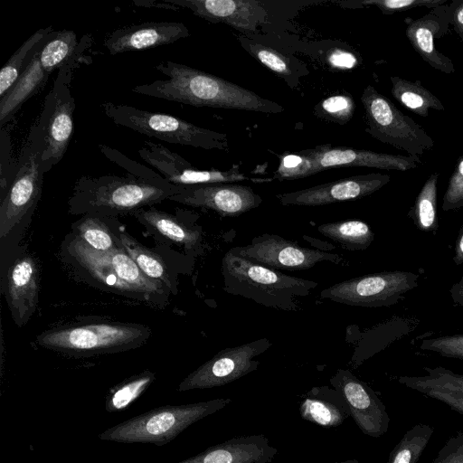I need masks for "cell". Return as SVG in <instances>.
<instances>
[{"label":"cell","instance_id":"obj_33","mask_svg":"<svg viewBox=\"0 0 463 463\" xmlns=\"http://www.w3.org/2000/svg\"><path fill=\"white\" fill-rule=\"evenodd\" d=\"M433 432L434 428L428 424L414 425L393 448L387 463H417Z\"/></svg>","mask_w":463,"mask_h":463},{"label":"cell","instance_id":"obj_18","mask_svg":"<svg viewBox=\"0 0 463 463\" xmlns=\"http://www.w3.org/2000/svg\"><path fill=\"white\" fill-rule=\"evenodd\" d=\"M71 79L72 73L61 69L53 83L55 105L47 125L46 148L43 155L45 173L62 159L74 132L75 99L70 89Z\"/></svg>","mask_w":463,"mask_h":463},{"label":"cell","instance_id":"obj_29","mask_svg":"<svg viewBox=\"0 0 463 463\" xmlns=\"http://www.w3.org/2000/svg\"><path fill=\"white\" fill-rule=\"evenodd\" d=\"M317 231L348 250H364L374 240L371 227L358 219L324 223Z\"/></svg>","mask_w":463,"mask_h":463},{"label":"cell","instance_id":"obj_21","mask_svg":"<svg viewBox=\"0 0 463 463\" xmlns=\"http://www.w3.org/2000/svg\"><path fill=\"white\" fill-rule=\"evenodd\" d=\"M405 35L415 52L431 68L451 74L455 66L449 57L435 47V39L442 37L448 31V17L445 6L432 9L418 19L406 20Z\"/></svg>","mask_w":463,"mask_h":463},{"label":"cell","instance_id":"obj_5","mask_svg":"<svg viewBox=\"0 0 463 463\" xmlns=\"http://www.w3.org/2000/svg\"><path fill=\"white\" fill-rule=\"evenodd\" d=\"M68 250L92 278L118 293L153 301L169 290L162 282L146 277L122 245L103 252L75 236Z\"/></svg>","mask_w":463,"mask_h":463},{"label":"cell","instance_id":"obj_28","mask_svg":"<svg viewBox=\"0 0 463 463\" xmlns=\"http://www.w3.org/2000/svg\"><path fill=\"white\" fill-rule=\"evenodd\" d=\"M390 80L392 97L416 115L426 118L430 109H445L442 102L420 80L411 81L397 76H391Z\"/></svg>","mask_w":463,"mask_h":463},{"label":"cell","instance_id":"obj_30","mask_svg":"<svg viewBox=\"0 0 463 463\" xmlns=\"http://www.w3.org/2000/svg\"><path fill=\"white\" fill-rule=\"evenodd\" d=\"M114 235L146 277L162 282L169 290L173 289L168 269L159 255L140 244L125 231Z\"/></svg>","mask_w":463,"mask_h":463},{"label":"cell","instance_id":"obj_9","mask_svg":"<svg viewBox=\"0 0 463 463\" xmlns=\"http://www.w3.org/2000/svg\"><path fill=\"white\" fill-rule=\"evenodd\" d=\"M100 107L115 124L148 137L206 150H229L228 136L225 133L200 128L175 116L110 101L102 103Z\"/></svg>","mask_w":463,"mask_h":463},{"label":"cell","instance_id":"obj_32","mask_svg":"<svg viewBox=\"0 0 463 463\" xmlns=\"http://www.w3.org/2000/svg\"><path fill=\"white\" fill-rule=\"evenodd\" d=\"M52 31V25L36 31L5 62L0 71V99L5 96L18 80L33 49Z\"/></svg>","mask_w":463,"mask_h":463},{"label":"cell","instance_id":"obj_34","mask_svg":"<svg viewBox=\"0 0 463 463\" xmlns=\"http://www.w3.org/2000/svg\"><path fill=\"white\" fill-rule=\"evenodd\" d=\"M102 216L86 214L77 223L76 231L79 237L90 248L99 251H110L118 246L120 242L112 231L102 221Z\"/></svg>","mask_w":463,"mask_h":463},{"label":"cell","instance_id":"obj_6","mask_svg":"<svg viewBox=\"0 0 463 463\" xmlns=\"http://www.w3.org/2000/svg\"><path fill=\"white\" fill-rule=\"evenodd\" d=\"M232 402L230 398L161 407L118 424L99 435L118 442L161 445L169 442L193 423L217 412Z\"/></svg>","mask_w":463,"mask_h":463},{"label":"cell","instance_id":"obj_14","mask_svg":"<svg viewBox=\"0 0 463 463\" xmlns=\"http://www.w3.org/2000/svg\"><path fill=\"white\" fill-rule=\"evenodd\" d=\"M138 155L169 183L175 185L232 184L249 179L239 171L238 166L228 171L198 170L175 151L151 141H145L144 146L138 150Z\"/></svg>","mask_w":463,"mask_h":463},{"label":"cell","instance_id":"obj_20","mask_svg":"<svg viewBox=\"0 0 463 463\" xmlns=\"http://www.w3.org/2000/svg\"><path fill=\"white\" fill-rule=\"evenodd\" d=\"M190 36L181 22H146L118 28L107 35L103 45L111 55L170 44Z\"/></svg>","mask_w":463,"mask_h":463},{"label":"cell","instance_id":"obj_46","mask_svg":"<svg viewBox=\"0 0 463 463\" xmlns=\"http://www.w3.org/2000/svg\"><path fill=\"white\" fill-rule=\"evenodd\" d=\"M332 463H359V461L357 459H348L345 461H336Z\"/></svg>","mask_w":463,"mask_h":463},{"label":"cell","instance_id":"obj_19","mask_svg":"<svg viewBox=\"0 0 463 463\" xmlns=\"http://www.w3.org/2000/svg\"><path fill=\"white\" fill-rule=\"evenodd\" d=\"M185 7L211 23L225 24L243 33H255L268 18L261 2L256 0H163Z\"/></svg>","mask_w":463,"mask_h":463},{"label":"cell","instance_id":"obj_23","mask_svg":"<svg viewBox=\"0 0 463 463\" xmlns=\"http://www.w3.org/2000/svg\"><path fill=\"white\" fill-rule=\"evenodd\" d=\"M425 374L401 375L399 383L445 403L463 415V374L443 366L423 367Z\"/></svg>","mask_w":463,"mask_h":463},{"label":"cell","instance_id":"obj_37","mask_svg":"<svg viewBox=\"0 0 463 463\" xmlns=\"http://www.w3.org/2000/svg\"><path fill=\"white\" fill-rule=\"evenodd\" d=\"M13 147L10 137V125L1 128L0 133V187L1 199L5 195L11 186L18 165V159L13 156Z\"/></svg>","mask_w":463,"mask_h":463},{"label":"cell","instance_id":"obj_13","mask_svg":"<svg viewBox=\"0 0 463 463\" xmlns=\"http://www.w3.org/2000/svg\"><path fill=\"white\" fill-rule=\"evenodd\" d=\"M271 346L266 338L219 351L213 358L191 373L178 387L179 391L219 387L257 370L255 357Z\"/></svg>","mask_w":463,"mask_h":463},{"label":"cell","instance_id":"obj_41","mask_svg":"<svg viewBox=\"0 0 463 463\" xmlns=\"http://www.w3.org/2000/svg\"><path fill=\"white\" fill-rule=\"evenodd\" d=\"M447 0H366L364 5H375L384 14H393L416 7L435 9L441 6Z\"/></svg>","mask_w":463,"mask_h":463},{"label":"cell","instance_id":"obj_27","mask_svg":"<svg viewBox=\"0 0 463 463\" xmlns=\"http://www.w3.org/2000/svg\"><path fill=\"white\" fill-rule=\"evenodd\" d=\"M137 221L155 233L183 246L185 250H196L202 241L200 229L188 227L183 221L154 207L142 208L133 214Z\"/></svg>","mask_w":463,"mask_h":463},{"label":"cell","instance_id":"obj_2","mask_svg":"<svg viewBox=\"0 0 463 463\" xmlns=\"http://www.w3.org/2000/svg\"><path fill=\"white\" fill-rule=\"evenodd\" d=\"M155 69L167 80L137 85L132 91L195 107L279 113L284 108L222 78L171 61Z\"/></svg>","mask_w":463,"mask_h":463},{"label":"cell","instance_id":"obj_45","mask_svg":"<svg viewBox=\"0 0 463 463\" xmlns=\"http://www.w3.org/2000/svg\"><path fill=\"white\" fill-rule=\"evenodd\" d=\"M450 298L455 305L463 307V275L449 288Z\"/></svg>","mask_w":463,"mask_h":463},{"label":"cell","instance_id":"obj_42","mask_svg":"<svg viewBox=\"0 0 463 463\" xmlns=\"http://www.w3.org/2000/svg\"><path fill=\"white\" fill-rule=\"evenodd\" d=\"M432 463H463V432L450 437Z\"/></svg>","mask_w":463,"mask_h":463},{"label":"cell","instance_id":"obj_39","mask_svg":"<svg viewBox=\"0 0 463 463\" xmlns=\"http://www.w3.org/2000/svg\"><path fill=\"white\" fill-rule=\"evenodd\" d=\"M323 116L339 124L347 123L354 113V103L347 95H335L328 97L320 103Z\"/></svg>","mask_w":463,"mask_h":463},{"label":"cell","instance_id":"obj_8","mask_svg":"<svg viewBox=\"0 0 463 463\" xmlns=\"http://www.w3.org/2000/svg\"><path fill=\"white\" fill-rule=\"evenodd\" d=\"M420 163L419 156L392 155L346 146L320 145L285 156L275 174L279 179H298L333 167H371L407 171Z\"/></svg>","mask_w":463,"mask_h":463},{"label":"cell","instance_id":"obj_44","mask_svg":"<svg viewBox=\"0 0 463 463\" xmlns=\"http://www.w3.org/2000/svg\"><path fill=\"white\" fill-rule=\"evenodd\" d=\"M453 261L458 266L463 264V225L460 227L455 241Z\"/></svg>","mask_w":463,"mask_h":463},{"label":"cell","instance_id":"obj_36","mask_svg":"<svg viewBox=\"0 0 463 463\" xmlns=\"http://www.w3.org/2000/svg\"><path fill=\"white\" fill-rule=\"evenodd\" d=\"M418 345L422 351L435 353L446 358L463 360V334L422 337Z\"/></svg>","mask_w":463,"mask_h":463},{"label":"cell","instance_id":"obj_15","mask_svg":"<svg viewBox=\"0 0 463 463\" xmlns=\"http://www.w3.org/2000/svg\"><path fill=\"white\" fill-rule=\"evenodd\" d=\"M329 383L343 394L350 416L364 434L379 438L388 431L391 419L385 405L370 386L345 369H338Z\"/></svg>","mask_w":463,"mask_h":463},{"label":"cell","instance_id":"obj_38","mask_svg":"<svg viewBox=\"0 0 463 463\" xmlns=\"http://www.w3.org/2000/svg\"><path fill=\"white\" fill-rule=\"evenodd\" d=\"M153 374L150 373H142L118 388L111 397V410H119L126 407L136 399L153 381Z\"/></svg>","mask_w":463,"mask_h":463},{"label":"cell","instance_id":"obj_26","mask_svg":"<svg viewBox=\"0 0 463 463\" xmlns=\"http://www.w3.org/2000/svg\"><path fill=\"white\" fill-rule=\"evenodd\" d=\"M303 420L323 428L338 427L350 417L343 394L335 388L317 386L308 391L299 404Z\"/></svg>","mask_w":463,"mask_h":463},{"label":"cell","instance_id":"obj_4","mask_svg":"<svg viewBox=\"0 0 463 463\" xmlns=\"http://www.w3.org/2000/svg\"><path fill=\"white\" fill-rule=\"evenodd\" d=\"M55 91L52 89L21 150L14 181L1 199V238L10 233L35 207L41 197L45 174L43 155L46 148L47 125L55 105Z\"/></svg>","mask_w":463,"mask_h":463},{"label":"cell","instance_id":"obj_1","mask_svg":"<svg viewBox=\"0 0 463 463\" xmlns=\"http://www.w3.org/2000/svg\"><path fill=\"white\" fill-rule=\"evenodd\" d=\"M101 153L128 173L91 177L83 175L74 184L69 199L72 214H94L104 217L133 214L182 193L184 186L169 183L159 173L128 158L106 145H99Z\"/></svg>","mask_w":463,"mask_h":463},{"label":"cell","instance_id":"obj_31","mask_svg":"<svg viewBox=\"0 0 463 463\" xmlns=\"http://www.w3.org/2000/svg\"><path fill=\"white\" fill-rule=\"evenodd\" d=\"M438 178V173H432L428 177L408 213V216L416 228L424 232H436L439 228L437 216Z\"/></svg>","mask_w":463,"mask_h":463},{"label":"cell","instance_id":"obj_43","mask_svg":"<svg viewBox=\"0 0 463 463\" xmlns=\"http://www.w3.org/2000/svg\"><path fill=\"white\" fill-rule=\"evenodd\" d=\"M449 24L453 26L454 31L463 40V0H453L445 6Z\"/></svg>","mask_w":463,"mask_h":463},{"label":"cell","instance_id":"obj_40","mask_svg":"<svg viewBox=\"0 0 463 463\" xmlns=\"http://www.w3.org/2000/svg\"><path fill=\"white\" fill-rule=\"evenodd\" d=\"M463 207V156H460L454 167L446 188L442 210L454 211Z\"/></svg>","mask_w":463,"mask_h":463},{"label":"cell","instance_id":"obj_12","mask_svg":"<svg viewBox=\"0 0 463 463\" xmlns=\"http://www.w3.org/2000/svg\"><path fill=\"white\" fill-rule=\"evenodd\" d=\"M233 254L276 270L298 271L322 261L339 263V255L300 246L276 234L263 233L246 246L230 250Z\"/></svg>","mask_w":463,"mask_h":463},{"label":"cell","instance_id":"obj_3","mask_svg":"<svg viewBox=\"0 0 463 463\" xmlns=\"http://www.w3.org/2000/svg\"><path fill=\"white\" fill-rule=\"evenodd\" d=\"M222 274L225 292L282 310H296L298 298L307 297L318 285L252 262L230 250L222 258Z\"/></svg>","mask_w":463,"mask_h":463},{"label":"cell","instance_id":"obj_10","mask_svg":"<svg viewBox=\"0 0 463 463\" xmlns=\"http://www.w3.org/2000/svg\"><path fill=\"white\" fill-rule=\"evenodd\" d=\"M361 101L365 131L375 139L419 157L434 146V140L420 125L372 85L364 89Z\"/></svg>","mask_w":463,"mask_h":463},{"label":"cell","instance_id":"obj_16","mask_svg":"<svg viewBox=\"0 0 463 463\" xmlns=\"http://www.w3.org/2000/svg\"><path fill=\"white\" fill-rule=\"evenodd\" d=\"M390 180L389 175L370 173L279 194L276 197L285 206H321L368 196L380 190Z\"/></svg>","mask_w":463,"mask_h":463},{"label":"cell","instance_id":"obj_17","mask_svg":"<svg viewBox=\"0 0 463 463\" xmlns=\"http://www.w3.org/2000/svg\"><path fill=\"white\" fill-rule=\"evenodd\" d=\"M169 200L188 206L216 212L222 216H238L259 207L262 198L251 187L236 184H213L184 186Z\"/></svg>","mask_w":463,"mask_h":463},{"label":"cell","instance_id":"obj_24","mask_svg":"<svg viewBox=\"0 0 463 463\" xmlns=\"http://www.w3.org/2000/svg\"><path fill=\"white\" fill-rule=\"evenodd\" d=\"M38 269L31 256L16 260L7 273V300L15 322L22 326L38 303Z\"/></svg>","mask_w":463,"mask_h":463},{"label":"cell","instance_id":"obj_35","mask_svg":"<svg viewBox=\"0 0 463 463\" xmlns=\"http://www.w3.org/2000/svg\"><path fill=\"white\" fill-rule=\"evenodd\" d=\"M239 40L241 46L265 67L284 79L292 77L293 72L288 59L279 51L242 37Z\"/></svg>","mask_w":463,"mask_h":463},{"label":"cell","instance_id":"obj_11","mask_svg":"<svg viewBox=\"0 0 463 463\" xmlns=\"http://www.w3.org/2000/svg\"><path fill=\"white\" fill-rule=\"evenodd\" d=\"M420 270H383L349 279L321 291V298L354 307H391L419 286Z\"/></svg>","mask_w":463,"mask_h":463},{"label":"cell","instance_id":"obj_25","mask_svg":"<svg viewBox=\"0 0 463 463\" xmlns=\"http://www.w3.org/2000/svg\"><path fill=\"white\" fill-rule=\"evenodd\" d=\"M45 38L33 49L18 80L0 99L1 128L9 124L21 106L45 85L50 76L43 68L39 55Z\"/></svg>","mask_w":463,"mask_h":463},{"label":"cell","instance_id":"obj_7","mask_svg":"<svg viewBox=\"0 0 463 463\" xmlns=\"http://www.w3.org/2000/svg\"><path fill=\"white\" fill-rule=\"evenodd\" d=\"M151 329L143 325L99 322L58 327L36 338L39 345L69 354L120 352L143 345Z\"/></svg>","mask_w":463,"mask_h":463},{"label":"cell","instance_id":"obj_22","mask_svg":"<svg viewBox=\"0 0 463 463\" xmlns=\"http://www.w3.org/2000/svg\"><path fill=\"white\" fill-rule=\"evenodd\" d=\"M277 453L265 435L252 434L210 447L183 463H271Z\"/></svg>","mask_w":463,"mask_h":463}]
</instances>
